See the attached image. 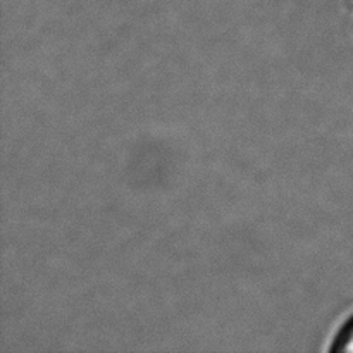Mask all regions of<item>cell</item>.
<instances>
[{
  "instance_id": "obj_1",
  "label": "cell",
  "mask_w": 353,
  "mask_h": 353,
  "mask_svg": "<svg viewBox=\"0 0 353 353\" xmlns=\"http://www.w3.org/2000/svg\"><path fill=\"white\" fill-rule=\"evenodd\" d=\"M331 350L341 353H353V319L341 330V333L338 334L336 341H334V345L331 347Z\"/></svg>"
}]
</instances>
